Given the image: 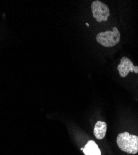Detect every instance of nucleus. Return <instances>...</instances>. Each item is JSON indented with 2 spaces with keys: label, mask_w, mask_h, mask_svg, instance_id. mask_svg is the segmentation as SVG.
Wrapping results in <instances>:
<instances>
[{
  "label": "nucleus",
  "mask_w": 138,
  "mask_h": 155,
  "mask_svg": "<svg viewBox=\"0 0 138 155\" xmlns=\"http://www.w3.org/2000/svg\"><path fill=\"white\" fill-rule=\"evenodd\" d=\"M86 25H87V26H89V24H88V23H86Z\"/></svg>",
  "instance_id": "0eeeda50"
},
{
  "label": "nucleus",
  "mask_w": 138,
  "mask_h": 155,
  "mask_svg": "<svg viewBox=\"0 0 138 155\" xmlns=\"http://www.w3.org/2000/svg\"><path fill=\"white\" fill-rule=\"evenodd\" d=\"M107 130V125L106 122L98 121L94 127L93 133L95 137L98 140H102L105 138Z\"/></svg>",
  "instance_id": "39448f33"
},
{
  "label": "nucleus",
  "mask_w": 138,
  "mask_h": 155,
  "mask_svg": "<svg viewBox=\"0 0 138 155\" xmlns=\"http://www.w3.org/2000/svg\"><path fill=\"white\" fill-rule=\"evenodd\" d=\"M117 145L121 151L129 154H135L138 152V136L131 135L125 132L118 134Z\"/></svg>",
  "instance_id": "f257e3e1"
},
{
  "label": "nucleus",
  "mask_w": 138,
  "mask_h": 155,
  "mask_svg": "<svg viewBox=\"0 0 138 155\" xmlns=\"http://www.w3.org/2000/svg\"><path fill=\"white\" fill-rule=\"evenodd\" d=\"M93 17L98 22L106 21L110 15L109 7L100 1H94L91 5Z\"/></svg>",
  "instance_id": "7ed1b4c3"
},
{
  "label": "nucleus",
  "mask_w": 138,
  "mask_h": 155,
  "mask_svg": "<svg viewBox=\"0 0 138 155\" xmlns=\"http://www.w3.org/2000/svg\"><path fill=\"white\" fill-rule=\"evenodd\" d=\"M83 151L85 155H101V151L93 140H90L85 146Z\"/></svg>",
  "instance_id": "423d86ee"
},
{
  "label": "nucleus",
  "mask_w": 138,
  "mask_h": 155,
  "mask_svg": "<svg viewBox=\"0 0 138 155\" xmlns=\"http://www.w3.org/2000/svg\"><path fill=\"white\" fill-rule=\"evenodd\" d=\"M120 33L116 27L113 28L112 31L100 32L96 35V41L105 47H113L120 41Z\"/></svg>",
  "instance_id": "f03ea898"
},
{
  "label": "nucleus",
  "mask_w": 138,
  "mask_h": 155,
  "mask_svg": "<svg viewBox=\"0 0 138 155\" xmlns=\"http://www.w3.org/2000/svg\"><path fill=\"white\" fill-rule=\"evenodd\" d=\"M117 69L122 78L126 77L130 71L138 73V67L134 66L131 60L126 57H123L121 59L120 63L118 65Z\"/></svg>",
  "instance_id": "20e7f679"
}]
</instances>
